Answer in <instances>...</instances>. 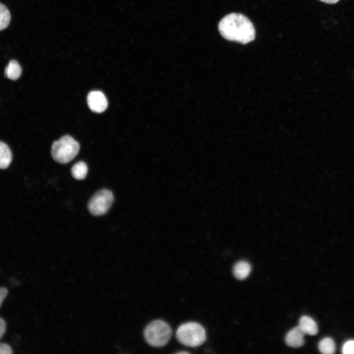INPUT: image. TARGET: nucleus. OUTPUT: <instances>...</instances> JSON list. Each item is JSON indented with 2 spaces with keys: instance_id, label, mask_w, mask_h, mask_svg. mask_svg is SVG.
I'll return each mask as SVG.
<instances>
[{
  "instance_id": "1",
  "label": "nucleus",
  "mask_w": 354,
  "mask_h": 354,
  "mask_svg": "<svg viewBox=\"0 0 354 354\" xmlns=\"http://www.w3.org/2000/svg\"><path fill=\"white\" fill-rule=\"evenodd\" d=\"M221 35L226 40L246 44L255 38V30L252 23L245 15L230 13L223 17L218 24Z\"/></svg>"
},
{
  "instance_id": "2",
  "label": "nucleus",
  "mask_w": 354,
  "mask_h": 354,
  "mask_svg": "<svg viewBox=\"0 0 354 354\" xmlns=\"http://www.w3.org/2000/svg\"><path fill=\"white\" fill-rule=\"evenodd\" d=\"M177 340L182 344L192 347L202 345L206 339V333L202 325L195 322L180 325L176 332Z\"/></svg>"
},
{
  "instance_id": "3",
  "label": "nucleus",
  "mask_w": 354,
  "mask_h": 354,
  "mask_svg": "<svg viewBox=\"0 0 354 354\" xmlns=\"http://www.w3.org/2000/svg\"><path fill=\"white\" fill-rule=\"evenodd\" d=\"M79 149V143L70 136L65 135L53 143L51 154L56 161L66 164L76 157Z\"/></svg>"
},
{
  "instance_id": "4",
  "label": "nucleus",
  "mask_w": 354,
  "mask_h": 354,
  "mask_svg": "<svg viewBox=\"0 0 354 354\" xmlns=\"http://www.w3.org/2000/svg\"><path fill=\"white\" fill-rule=\"evenodd\" d=\"M172 329L165 322L157 320L151 322L145 328L144 336L147 342L156 347H162L169 341Z\"/></svg>"
},
{
  "instance_id": "5",
  "label": "nucleus",
  "mask_w": 354,
  "mask_h": 354,
  "mask_svg": "<svg viewBox=\"0 0 354 354\" xmlns=\"http://www.w3.org/2000/svg\"><path fill=\"white\" fill-rule=\"evenodd\" d=\"M113 201L114 196L112 191L108 189H102L90 198L88 205V209L93 215H101L109 210Z\"/></svg>"
},
{
  "instance_id": "6",
  "label": "nucleus",
  "mask_w": 354,
  "mask_h": 354,
  "mask_svg": "<svg viewBox=\"0 0 354 354\" xmlns=\"http://www.w3.org/2000/svg\"><path fill=\"white\" fill-rule=\"evenodd\" d=\"M87 102L89 109L97 113L104 112L108 106L106 97L99 90L90 91L87 96Z\"/></svg>"
},
{
  "instance_id": "7",
  "label": "nucleus",
  "mask_w": 354,
  "mask_h": 354,
  "mask_svg": "<svg viewBox=\"0 0 354 354\" xmlns=\"http://www.w3.org/2000/svg\"><path fill=\"white\" fill-rule=\"evenodd\" d=\"M304 332L299 326H297L290 330L286 335V344L293 348H299L302 346L304 342Z\"/></svg>"
},
{
  "instance_id": "8",
  "label": "nucleus",
  "mask_w": 354,
  "mask_h": 354,
  "mask_svg": "<svg viewBox=\"0 0 354 354\" xmlns=\"http://www.w3.org/2000/svg\"><path fill=\"white\" fill-rule=\"evenodd\" d=\"M298 326L305 334L310 335H315L318 331L316 322L312 318L307 316H303L300 318Z\"/></svg>"
},
{
  "instance_id": "9",
  "label": "nucleus",
  "mask_w": 354,
  "mask_h": 354,
  "mask_svg": "<svg viewBox=\"0 0 354 354\" xmlns=\"http://www.w3.org/2000/svg\"><path fill=\"white\" fill-rule=\"evenodd\" d=\"M251 270L250 264L245 261L237 262L234 266L233 273L235 277L239 280L245 279Z\"/></svg>"
},
{
  "instance_id": "10",
  "label": "nucleus",
  "mask_w": 354,
  "mask_h": 354,
  "mask_svg": "<svg viewBox=\"0 0 354 354\" xmlns=\"http://www.w3.org/2000/svg\"><path fill=\"white\" fill-rule=\"evenodd\" d=\"M22 73L21 67L19 63L14 59L11 60L4 70V75L7 78L15 80L18 79Z\"/></svg>"
},
{
  "instance_id": "11",
  "label": "nucleus",
  "mask_w": 354,
  "mask_h": 354,
  "mask_svg": "<svg viewBox=\"0 0 354 354\" xmlns=\"http://www.w3.org/2000/svg\"><path fill=\"white\" fill-rule=\"evenodd\" d=\"M12 158L10 148L5 143L0 142V169H4L10 165Z\"/></svg>"
},
{
  "instance_id": "12",
  "label": "nucleus",
  "mask_w": 354,
  "mask_h": 354,
  "mask_svg": "<svg viewBox=\"0 0 354 354\" xmlns=\"http://www.w3.org/2000/svg\"><path fill=\"white\" fill-rule=\"evenodd\" d=\"M87 165L83 161L77 162L71 169V173L72 177L78 180L84 179L87 175Z\"/></svg>"
},
{
  "instance_id": "13",
  "label": "nucleus",
  "mask_w": 354,
  "mask_h": 354,
  "mask_svg": "<svg viewBox=\"0 0 354 354\" xmlns=\"http://www.w3.org/2000/svg\"><path fill=\"white\" fill-rule=\"evenodd\" d=\"M319 349L324 354H332L335 351V345L330 338L326 337L322 339L319 343Z\"/></svg>"
},
{
  "instance_id": "14",
  "label": "nucleus",
  "mask_w": 354,
  "mask_h": 354,
  "mask_svg": "<svg viewBox=\"0 0 354 354\" xmlns=\"http://www.w3.org/2000/svg\"><path fill=\"white\" fill-rule=\"evenodd\" d=\"M11 15L7 8L0 3V30L5 29L9 24Z\"/></svg>"
},
{
  "instance_id": "15",
  "label": "nucleus",
  "mask_w": 354,
  "mask_h": 354,
  "mask_svg": "<svg viewBox=\"0 0 354 354\" xmlns=\"http://www.w3.org/2000/svg\"><path fill=\"white\" fill-rule=\"evenodd\" d=\"M342 352L345 354H354V340L345 342L342 348Z\"/></svg>"
},
{
  "instance_id": "16",
  "label": "nucleus",
  "mask_w": 354,
  "mask_h": 354,
  "mask_svg": "<svg viewBox=\"0 0 354 354\" xmlns=\"http://www.w3.org/2000/svg\"><path fill=\"white\" fill-rule=\"evenodd\" d=\"M12 353V350L9 345L0 343V354H11Z\"/></svg>"
},
{
  "instance_id": "17",
  "label": "nucleus",
  "mask_w": 354,
  "mask_h": 354,
  "mask_svg": "<svg viewBox=\"0 0 354 354\" xmlns=\"http://www.w3.org/2000/svg\"><path fill=\"white\" fill-rule=\"evenodd\" d=\"M6 324L5 321L0 318V339L2 337L6 331Z\"/></svg>"
},
{
  "instance_id": "18",
  "label": "nucleus",
  "mask_w": 354,
  "mask_h": 354,
  "mask_svg": "<svg viewBox=\"0 0 354 354\" xmlns=\"http://www.w3.org/2000/svg\"><path fill=\"white\" fill-rule=\"evenodd\" d=\"M8 294V290L5 287L0 288V307Z\"/></svg>"
},
{
  "instance_id": "19",
  "label": "nucleus",
  "mask_w": 354,
  "mask_h": 354,
  "mask_svg": "<svg viewBox=\"0 0 354 354\" xmlns=\"http://www.w3.org/2000/svg\"><path fill=\"white\" fill-rule=\"evenodd\" d=\"M324 2L329 3V4H334L336 2H337L339 0H320Z\"/></svg>"
},
{
  "instance_id": "20",
  "label": "nucleus",
  "mask_w": 354,
  "mask_h": 354,
  "mask_svg": "<svg viewBox=\"0 0 354 354\" xmlns=\"http://www.w3.org/2000/svg\"><path fill=\"white\" fill-rule=\"evenodd\" d=\"M187 353H188V352H185V351L179 352L177 353V354H187Z\"/></svg>"
}]
</instances>
